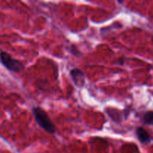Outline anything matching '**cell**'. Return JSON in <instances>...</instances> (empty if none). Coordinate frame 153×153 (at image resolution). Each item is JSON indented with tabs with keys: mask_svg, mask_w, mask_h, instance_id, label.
Listing matches in <instances>:
<instances>
[{
	"mask_svg": "<svg viewBox=\"0 0 153 153\" xmlns=\"http://www.w3.org/2000/svg\"><path fill=\"white\" fill-rule=\"evenodd\" d=\"M32 113L36 122L42 128L49 134H52L56 132L55 125L44 110L40 107H34L32 109Z\"/></svg>",
	"mask_w": 153,
	"mask_h": 153,
	"instance_id": "1",
	"label": "cell"
},
{
	"mask_svg": "<svg viewBox=\"0 0 153 153\" xmlns=\"http://www.w3.org/2000/svg\"><path fill=\"white\" fill-rule=\"evenodd\" d=\"M0 60H1V62L2 63L3 65L7 70L13 72V73H19L24 68V66L22 62L12 58L11 55H9L6 52H0Z\"/></svg>",
	"mask_w": 153,
	"mask_h": 153,
	"instance_id": "2",
	"label": "cell"
},
{
	"mask_svg": "<svg viewBox=\"0 0 153 153\" xmlns=\"http://www.w3.org/2000/svg\"><path fill=\"white\" fill-rule=\"evenodd\" d=\"M70 76L75 85L78 87H83L85 82V74L81 70L75 68L70 71Z\"/></svg>",
	"mask_w": 153,
	"mask_h": 153,
	"instance_id": "3",
	"label": "cell"
},
{
	"mask_svg": "<svg viewBox=\"0 0 153 153\" xmlns=\"http://www.w3.org/2000/svg\"><path fill=\"white\" fill-rule=\"evenodd\" d=\"M136 134H137L138 140L143 144H148L152 140V137L150 136V134L143 127L137 128V129H136Z\"/></svg>",
	"mask_w": 153,
	"mask_h": 153,
	"instance_id": "4",
	"label": "cell"
},
{
	"mask_svg": "<svg viewBox=\"0 0 153 153\" xmlns=\"http://www.w3.org/2000/svg\"><path fill=\"white\" fill-rule=\"evenodd\" d=\"M143 122L146 125L153 126V111H147L143 117Z\"/></svg>",
	"mask_w": 153,
	"mask_h": 153,
	"instance_id": "5",
	"label": "cell"
}]
</instances>
